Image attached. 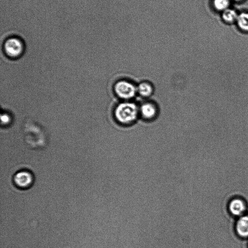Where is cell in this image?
<instances>
[{"instance_id":"cell-7","label":"cell","mask_w":248,"mask_h":248,"mask_svg":"<svg viewBox=\"0 0 248 248\" xmlns=\"http://www.w3.org/2000/svg\"><path fill=\"white\" fill-rule=\"evenodd\" d=\"M235 25L239 31L248 34V10L239 12Z\"/></svg>"},{"instance_id":"cell-13","label":"cell","mask_w":248,"mask_h":248,"mask_svg":"<svg viewBox=\"0 0 248 248\" xmlns=\"http://www.w3.org/2000/svg\"><path fill=\"white\" fill-rule=\"evenodd\" d=\"M232 2H234L237 4L242 3L245 2L246 0H231Z\"/></svg>"},{"instance_id":"cell-8","label":"cell","mask_w":248,"mask_h":248,"mask_svg":"<svg viewBox=\"0 0 248 248\" xmlns=\"http://www.w3.org/2000/svg\"><path fill=\"white\" fill-rule=\"evenodd\" d=\"M246 207L243 200L235 198L231 201L229 204L230 213L235 216L242 215L245 211Z\"/></svg>"},{"instance_id":"cell-4","label":"cell","mask_w":248,"mask_h":248,"mask_svg":"<svg viewBox=\"0 0 248 248\" xmlns=\"http://www.w3.org/2000/svg\"><path fill=\"white\" fill-rule=\"evenodd\" d=\"M15 186L20 189H25L31 187L34 182V177L29 170H23L17 171L13 177Z\"/></svg>"},{"instance_id":"cell-10","label":"cell","mask_w":248,"mask_h":248,"mask_svg":"<svg viewBox=\"0 0 248 248\" xmlns=\"http://www.w3.org/2000/svg\"><path fill=\"white\" fill-rule=\"evenodd\" d=\"M232 3L231 0H212L211 1L214 10L220 14L231 7Z\"/></svg>"},{"instance_id":"cell-3","label":"cell","mask_w":248,"mask_h":248,"mask_svg":"<svg viewBox=\"0 0 248 248\" xmlns=\"http://www.w3.org/2000/svg\"><path fill=\"white\" fill-rule=\"evenodd\" d=\"M3 49L5 54L9 57L16 59L19 57L23 54L24 46L20 39L13 37L5 41Z\"/></svg>"},{"instance_id":"cell-1","label":"cell","mask_w":248,"mask_h":248,"mask_svg":"<svg viewBox=\"0 0 248 248\" xmlns=\"http://www.w3.org/2000/svg\"><path fill=\"white\" fill-rule=\"evenodd\" d=\"M139 113V108L134 103L125 101L119 104L114 110V116L119 123L129 124L134 122Z\"/></svg>"},{"instance_id":"cell-2","label":"cell","mask_w":248,"mask_h":248,"mask_svg":"<svg viewBox=\"0 0 248 248\" xmlns=\"http://www.w3.org/2000/svg\"><path fill=\"white\" fill-rule=\"evenodd\" d=\"M114 92L118 97L125 100L133 98L137 93V87L131 82L121 80L114 86Z\"/></svg>"},{"instance_id":"cell-6","label":"cell","mask_w":248,"mask_h":248,"mask_svg":"<svg viewBox=\"0 0 248 248\" xmlns=\"http://www.w3.org/2000/svg\"><path fill=\"white\" fill-rule=\"evenodd\" d=\"M238 13L235 9L230 7L220 14L221 20L228 25H235Z\"/></svg>"},{"instance_id":"cell-11","label":"cell","mask_w":248,"mask_h":248,"mask_svg":"<svg viewBox=\"0 0 248 248\" xmlns=\"http://www.w3.org/2000/svg\"><path fill=\"white\" fill-rule=\"evenodd\" d=\"M137 89V93H138L140 95L144 97L150 96L153 92L152 85L147 82H142L140 83L138 86Z\"/></svg>"},{"instance_id":"cell-12","label":"cell","mask_w":248,"mask_h":248,"mask_svg":"<svg viewBox=\"0 0 248 248\" xmlns=\"http://www.w3.org/2000/svg\"><path fill=\"white\" fill-rule=\"evenodd\" d=\"M12 118L10 115L7 113L1 114L0 116L1 124L2 125H8L11 121Z\"/></svg>"},{"instance_id":"cell-9","label":"cell","mask_w":248,"mask_h":248,"mask_svg":"<svg viewBox=\"0 0 248 248\" xmlns=\"http://www.w3.org/2000/svg\"><path fill=\"white\" fill-rule=\"evenodd\" d=\"M235 230L240 237H248V216H243L239 217L236 223Z\"/></svg>"},{"instance_id":"cell-5","label":"cell","mask_w":248,"mask_h":248,"mask_svg":"<svg viewBox=\"0 0 248 248\" xmlns=\"http://www.w3.org/2000/svg\"><path fill=\"white\" fill-rule=\"evenodd\" d=\"M139 113L146 120H151L155 117L157 114L156 106L152 103H143L139 108Z\"/></svg>"}]
</instances>
